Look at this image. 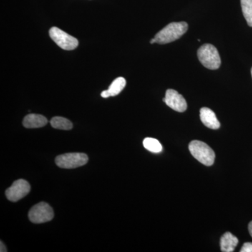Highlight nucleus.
<instances>
[{
    "label": "nucleus",
    "instance_id": "f257e3e1",
    "mask_svg": "<svg viewBox=\"0 0 252 252\" xmlns=\"http://www.w3.org/2000/svg\"><path fill=\"white\" fill-rule=\"evenodd\" d=\"M188 24L186 22L171 23L158 32L154 38L158 44H168L182 37L188 31Z\"/></svg>",
    "mask_w": 252,
    "mask_h": 252
},
{
    "label": "nucleus",
    "instance_id": "f03ea898",
    "mask_svg": "<svg viewBox=\"0 0 252 252\" xmlns=\"http://www.w3.org/2000/svg\"><path fill=\"white\" fill-rule=\"evenodd\" d=\"M192 156L206 166H211L215 160V152L211 147L201 141L193 140L189 145Z\"/></svg>",
    "mask_w": 252,
    "mask_h": 252
},
{
    "label": "nucleus",
    "instance_id": "7ed1b4c3",
    "mask_svg": "<svg viewBox=\"0 0 252 252\" xmlns=\"http://www.w3.org/2000/svg\"><path fill=\"white\" fill-rule=\"evenodd\" d=\"M198 57L204 67L212 70L219 69L221 63L218 50L212 44H206L200 46L198 51Z\"/></svg>",
    "mask_w": 252,
    "mask_h": 252
},
{
    "label": "nucleus",
    "instance_id": "20e7f679",
    "mask_svg": "<svg viewBox=\"0 0 252 252\" xmlns=\"http://www.w3.org/2000/svg\"><path fill=\"white\" fill-rule=\"evenodd\" d=\"M55 161L61 168H77L86 165L89 161V157L83 153H67L56 157Z\"/></svg>",
    "mask_w": 252,
    "mask_h": 252
},
{
    "label": "nucleus",
    "instance_id": "39448f33",
    "mask_svg": "<svg viewBox=\"0 0 252 252\" xmlns=\"http://www.w3.org/2000/svg\"><path fill=\"white\" fill-rule=\"evenodd\" d=\"M49 35L58 46L66 51L77 49L79 45V41L75 37L69 35L59 28H51L49 31Z\"/></svg>",
    "mask_w": 252,
    "mask_h": 252
},
{
    "label": "nucleus",
    "instance_id": "423d86ee",
    "mask_svg": "<svg viewBox=\"0 0 252 252\" xmlns=\"http://www.w3.org/2000/svg\"><path fill=\"white\" fill-rule=\"evenodd\" d=\"M28 217H29V220L32 223H46L54 219V210L49 204L41 202L32 207Z\"/></svg>",
    "mask_w": 252,
    "mask_h": 252
},
{
    "label": "nucleus",
    "instance_id": "0eeeda50",
    "mask_svg": "<svg viewBox=\"0 0 252 252\" xmlns=\"http://www.w3.org/2000/svg\"><path fill=\"white\" fill-rule=\"evenodd\" d=\"M31 185L27 181L18 180L15 181L13 185L6 189L5 194L10 201L17 202L26 196L31 191Z\"/></svg>",
    "mask_w": 252,
    "mask_h": 252
},
{
    "label": "nucleus",
    "instance_id": "6e6552de",
    "mask_svg": "<svg viewBox=\"0 0 252 252\" xmlns=\"http://www.w3.org/2000/svg\"><path fill=\"white\" fill-rule=\"evenodd\" d=\"M168 107L178 112L187 110V103L185 97L173 89H168L165 93V97L162 99Z\"/></svg>",
    "mask_w": 252,
    "mask_h": 252
},
{
    "label": "nucleus",
    "instance_id": "1a4fd4ad",
    "mask_svg": "<svg viewBox=\"0 0 252 252\" xmlns=\"http://www.w3.org/2000/svg\"><path fill=\"white\" fill-rule=\"evenodd\" d=\"M200 117L204 125L212 130H217L220 127V123L216 117V114L212 109L203 107L200 111Z\"/></svg>",
    "mask_w": 252,
    "mask_h": 252
},
{
    "label": "nucleus",
    "instance_id": "9d476101",
    "mask_svg": "<svg viewBox=\"0 0 252 252\" xmlns=\"http://www.w3.org/2000/svg\"><path fill=\"white\" fill-rule=\"evenodd\" d=\"M47 119L41 114H28L23 119V126L26 128H39L47 124Z\"/></svg>",
    "mask_w": 252,
    "mask_h": 252
},
{
    "label": "nucleus",
    "instance_id": "9b49d317",
    "mask_svg": "<svg viewBox=\"0 0 252 252\" xmlns=\"http://www.w3.org/2000/svg\"><path fill=\"white\" fill-rule=\"evenodd\" d=\"M238 242V239L235 235L230 233V232H226L220 238V250L223 252H234Z\"/></svg>",
    "mask_w": 252,
    "mask_h": 252
},
{
    "label": "nucleus",
    "instance_id": "f8f14e48",
    "mask_svg": "<svg viewBox=\"0 0 252 252\" xmlns=\"http://www.w3.org/2000/svg\"><path fill=\"white\" fill-rule=\"evenodd\" d=\"M50 124L54 128L59 129V130H69L73 127L72 123L70 121L68 120L66 118L61 117L53 118Z\"/></svg>",
    "mask_w": 252,
    "mask_h": 252
},
{
    "label": "nucleus",
    "instance_id": "ddd939ff",
    "mask_svg": "<svg viewBox=\"0 0 252 252\" xmlns=\"http://www.w3.org/2000/svg\"><path fill=\"white\" fill-rule=\"evenodd\" d=\"M143 145L144 148L152 153H160L162 150V145L160 142L157 139L152 138V137H147L144 139Z\"/></svg>",
    "mask_w": 252,
    "mask_h": 252
},
{
    "label": "nucleus",
    "instance_id": "4468645a",
    "mask_svg": "<svg viewBox=\"0 0 252 252\" xmlns=\"http://www.w3.org/2000/svg\"><path fill=\"white\" fill-rule=\"evenodd\" d=\"M126 81L124 77H119L113 81L109 86L108 91L111 96H116L120 94L123 89L125 88Z\"/></svg>",
    "mask_w": 252,
    "mask_h": 252
},
{
    "label": "nucleus",
    "instance_id": "2eb2a0df",
    "mask_svg": "<svg viewBox=\"0 0 252 252\" xmlns=\"http://www.w3.org/2000/svg\"><path fill=\"white\" fill-rule=\"evenodd\" d=\"M243 16L249 26L252 27V0H240Z\"/></svg>",
    "mask_w": 252,
    "mask_h": 252
},
{
    "label": "nucleus",
    "instance_id": "dca6fc26",
    "mask_svg": "<svg viewBox=\"0 0 252 252\" xmlns=\"http://www.w3.org/2000/svg\"><path fill=\"white\" fill-rule=\"evenodd\" d=\"M240 252H252V243H246L242 247Z\"/></svg>",
    "mask_w": 252,
    "mask_h": 252
},
{
    "label": "nucleus",
    "instance_id": "f3484780",
    "mask_svg": "<svg viewBox=\"0 0 252 252\" xmlns=\"http://www.w3.org/2000/svg\"><path fill=\"white\" fill-rule=\"evenodd\" d=\"M101 96H102L103 98H107V97H111V94H109V91H102V94H101Z\"/></svg>",
    "mask_w": 252,
    "mask_h": 252
},
{
    "label": "nucleus",
    "instance_id": "a211bd4d",
    "mask_svg": "<svg viewBox=\"0 0 252 252\" xmlns=\"http://www.w3.org/2000/svg\"><path fill=\"white\" fill-rule=\"evenodd\" d=\"M0 246H1V248H0V252H7V250H6V247H5L4 244L1 242L0 243Z\"/></svg>",
    "mask_w": 252,
    "mask_h": 252
},
{
    "label": "nucleus",
    "instance_id": "6ab92c4d",
    "mask_svg": "<svg viewBox=\"0 0 252 252\" xmlns=\"http://www.w3.org/2000/svg\"><path fill=\"white\" fill-rule=\"evenodd\" d=\"M249 232H250V234L252 237V220L249 223L248 226Z\"/></svg>",
    "mask_w": 252,
    "mask_h": 252
},
{
    "label": "nucleus",
    "instance_id": "aec40b11",
    "mask_svg": "<svg viewBox=\"0 0 252 252\" xmlns=\"http://www.w3.org/2000/svg\"><path fill=\"white\" fill-rule=\"evenodd\" d=\"M154 43H157V41H156L155 38L154 39H151L150 44H154Z\"/></svg>",
    "mask_w": 252,
    "mask_h": 252
},
{
    "label": "nucleus",
    "instance_id": "412c9836",
    "mask_svg": "<svg viewBox=\"0 0 252 252\" xmlns=\"http://www.w3.org/2000/svg\"><path fill=\"white\" fill-rule=\"evenodd\" d=\"M251 72H252V68Z\"/></svg>",
    "mask_w": 252,
    "mask_h": 252
}]
</instances>
